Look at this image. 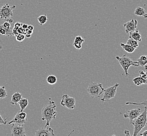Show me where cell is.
<instances>
[{
  "mask_svg": "<svg viewBox=\"0 0 147 136\" xmlns=\"http://www.w3.org/2000/svg\"><path fill=\"white\" fill-rule=\"evenodd\" d=\"M136 61L138 62L139 66L144 67L147 65V56H141Z\"/></svg>",
  "mask_w": 147,
  "mask_h": 136,
  "instance_id": "obj_20",
  "label": "cell"
},
{
  "mask_svg": "<svg viewBox=\"0 0 147 136\" xmlns=\"http://www.w3.org/2000/svg\"><path fill=\"white\" fill-rule=\"evenodd\" d=\"M84 42V39L81 36H78L74 40L73 45L74 47L78 50L81 49L82 47V44Z\"/></svg>",
  "mask_w": 147,
  "mask_h": 136,
  "instance_id": "obj_14",
  "label": "cell"
},
{
  "mask_svg": "<svg viewBox=\"0 0 147 136\" xmlns=\"http://www.w3.org/2000/svg\"><path fill=\"white\" fill-rule=\"evenodd\" d=\"M37 20L38 21L40 25H44L45 23H46V22L48 21L47 15L45 14V15H41L39 16L37 18Z\"/></svg>",
  "mask_w": 147,
  "mask_h": 136,
  "instance_id": "obj_24",
  "label": "cell"
},
{
  "mask_svg": "<svg viewBox=\"0 0 147 136\" xmlns=\"http://www.w3.org/2000/svg\"><path fill=\"white\" fill-rule=\"evenodd\" d=\"M7 117L3 118L1 115L0 114V125H6L7 123Z\"/></svg>",
  "mask_w": 147,
  "mask_h": 136,
  "instance_id": "obj_30",
  "label": "cell"
},
{
  "mask_svg": "<svg viewBox=\"0 0 147 136\" xmlns=\"http://www.w3.org/2000/svg\"><path fill=\"white\" fill-rule=\"evenodd\" d=\"M116 59L119 62L120 65L124 70V73L123 74V75H125L126 77H128L129 76V74L128 73V69L130 67L139 66L138 62L137 61H133L127 55H124L121 57L119 56H116Z\"/></svg>",
  "mask_w": 147,
  "mask_h": 136,
  "instance_id": "obj_3",
  "label": "cell"
},
{
  "mask_svg": "<svg viewBox=\"0 0 147 136\" xmlns=\"http://www.w3.org/2000/svg\"><path fill=\"white\" fill-rule=\"evenodd\" d=\"M60 104L62 106L66 107L69 110H74L76 107V100L74 98L69 96L68 95H63Z\"/></svg>",
  "mask_w": 147,
  "mask_h": 136,
  "instance_id": "obj_7",
  "label": "cell"
},
{
  "mask_svg": "<svg viewBox=\"0 0 147 136\" xmlns=\"http://www.w3.org/2000/svg\"><path fill=\"white\" fill-rule=\"evenodd\" d=\"M16 8L15 5L11 6L8 3L0 8V18L3 20H8L13 16V11Z\"/></svg>",
  "mask_w": 147,
  "mask_h": 136,
  "instance_id": "obj_5",
  "label": "cell"
},
{
  "mask_svg": "<svg viewBox=\"0 0 147 136\" xmlns=\"http://www.w3.org/2000/svg\"><path fill=\"white\" fill-rule=\"evenodd\" d=\"M0 34L3 36H7V32L6 30L3 27L2 25H0Z\"/></svg>",
  "mask_w": 147,
  "mask_h": 136,
  "instance_id": "obj_29",
  "label": "cell"
},
{
  "mask_svg": "<svg viewBox=\"0 0 147 136\" xmlns=\"http://www.w3.org/2000/svg\"><path fill=\"white\" fill-rule=\"evenodd\" d=\"M22 98L23 95L19 92H15L12 96L10 103L13 105H17Z\"/></svg>",
  "mask_w": 147,
  "mask_h": 136,
  "instance_id": "obj_15",
  "label": "cell"
},
{
  "mask_svg": "<svg viewBox=\"0 0 147 136\" xmlns=\"http://www.w3.org/2000/svg\"><path fill=\"white\" fill-rule=\"evenodd\" d=\"M22 24H23V23H22L17 22V23H16L14 24V27H15V28H17V29H18L20 27H22Z\"/></svg>",
  "mask_w": 147,
  "mask_h": 136,
  "instance_id": "obj_32",
  "label": "cell"
},
{
  "mask_svg": "<svg viewBox=\"0 0 147 136\" xmlns=\"http://www.w3.org/2000/svg\"><path fill=\"white\" fill-rule=\"evenodd\" d=\"M18 104L20 105L21 110V112H23L24 110H25L26 107L28 105V100L27 98H22L20 102L18 103Z\"/></svg>",
  "mask_w": 147,
  "mask_h": 136,
  "instance_id": "obj_18",
  "label": "cell"
},
{
  "mask_svg": "<svg viewBox=\"0 0 147 136\" xmlns=\"http://www.w3.org/2000/svg\"><path fill=\"white\" fill-rule=\"evenodd\" d=\"M11 130L12 136H25L26 132L23 126L16 124L14 123L11 124Z\"/></svg>",
  "mask_w": 147,
  "mask_h": 136,
  "instance_id": "obj_9",
  "label": "cell"
},
{
  "mask_svg": "<svg viewBox=\"0 0 147 136\" xmlns=\"http://www.w3.org/2000/svg\"><path fill=\"white\" fill-rule=\"evenodd\" d=\"M28 24H22V27L24 29V30H26L27 28H28Z\"/></svg>",
  "mask_w": 147,
  "mask_h": 136,
  "instance_id": "obj_34",
  "label": "cell"
},
{
  "mask_svg": "<svg viewBox=\"0 0 147 136\" xmlns=\"http://www.w3.org/2000/svg\"><path fill=\"white\" fill-rule=\"evenodd\" d=\"M47 83L49 84L50 85H53L57 83V77L55 75H50L49 76L47 77Z\"/></svg>",
  "mask_w": 147,
  "mask_h": 136,
  "instance_id": "obj_22",
  "label": "cell"
},
{
  "mask_svg": "<svg viewBox=\"0 0 147 136\" xmlns=\"http://www.w3.org/2000/svg\"><path fill=\"white\" fill-rule=\"evenodd\" d=\"M7 96V91L4 86H0V99H3Z\"/></svg>",
  "mask_w": 147,
  "mask_h": 136,
  "instance_id": "obj_26",
  "label": "cell"
},
{
  "mask_svg": "<svg viewBox=\"0 0 147 136\" xmlns=\"http://www.w3.org/2000/svg\"><path fill=\"white\" fill-rule=\"evenodd\" d=\"M126 105H143L144 106L147 107V98L145 101L141 103H136V102H127L125 103Z\"/></svg>",
  "mask_w": 147,
  "mask_h": 136,
  "instance_id": "obj_27",
  "label": "cell"
},
{
  "mask_svg": "<svg viewBox=\"0 0 147 136\" xmlns=\"http://www.w3.org/2000/svg\"><path fill=\"white\" fill-rule=\"evenodd\" d=\"M36 136H55L53 129L49 126H45V127L40 128L35 133Z\"/></svg>",
  "mask_w": 147,
  "mask_h": 136,
  "instance_id": "obj_11",
  "label": "cell"
},
{
  "mask_svg": "<svg viewBox=\"0 0 147 136\" xmlns=\"http://www.w3.org/2000/svg\"><path fill=\"white\" fill-rule=\"evenodd\" d=\"M140 135L142 136H147V129L144 131L142 133H140Z\"/></svg>",
  "mask_w": 147,
  "mask_h": 136,
  "instance_id": "obj_35",
  "label": "cell"
},
{
  "mask_svg": "<svg viewBox=\"0 0 147 136\" xmlns=\"http://www.w3.org/2000/svg\"><path fill=\"white\" fill-rule=\"evenodd\" d=\"M18 34H22L25 35L26 31H25V30H24L22 27H21L18 29Z\"/></svg>",
  "mask_w": 147,
  "mask_h": 136,
  "instance_id": "obj_31",
  "label": "cell"
},
{
  "mask_svg": "<svg viewBox=\"0 0 147 136\" xmlns=\"http://www.w3.org/2000/svg\"><path fill=\"white\" fill-rule=\"evenodd\" d=\"M124 134L126 136H130V132L128 130H125L124 131Z\"/></svg>",
  "mask_w": 147,
  "mask_h": 136,
  "instance_id": "obj_36",
  "label": "cell"
},
{
  "mask_svg": "<svg viewBox=\"0 0 147 136\" xmlns=\"http://www.w3.org/2000/svg\"><path fill=\"white\" fill-rule=\"evenodd\" d=\"M141 112H142L141 110L139 108L129 110L125 114H124V118L129 119L130 123L131 124V122L135 119L136 118L141 114Z\"/></svg>",
  "mask_w": 147,
  "mask_h": 136,
  "instance_id": "obj_10",
  "label": "cell"
},
{
  "mask_svg": "<svg viewBox=\"0 0 147 136\" xmlns=\"http://www.w3.org/2000/svg\"><path fill=\"white\" fill-rule=\"evenodd\" d=\"M27 28L29 29V30H33L34 29V27L32 25H29L28 26V28Z\"/></svg>",
  "mask_w": 147,
  "mask_h": 136,
  "instance_id": "obj_37",
  "label": "cell"
},
{
  "mask_svg": "<svg viewBox=\"0 0 147 136\" xmlns=\"http://www.w3.org/2000/svg\"><path fill=\"white\" fill-rule=\"evenodd\" d=\"M131 124L134 127L132 136H137L141 130L147 125V107L144 106V111L131 122Z\"/></svg>",
  "mask_w": 147,
  "mask_h": 136,
  "instance_id": "obj_2",
  "label": "cell"
},
{
  "mask_svg": "<svg viewBox=\"0 0 147 136\" xmlns=\"http://www.w3.org/2000/svg\"><path fill=\"white\" fill-rule=\"evenodd\" d=\"M119 86V84L118 83H116L114 86H111L106 89H104V91L103 92L104 94L103 98L101 99V101L104 103L115 98L117 92V89Z\"/></svg>",
  "mask_w": 147,
  "mask_h": 136,
  "instance_id": "obj_6",
  "label": "cell"
},
{
  "mask_svg": "<svg viewBox=\"0 0 147 136\" xmlns=\"http://www.w3.org/2000/svg\"><path fill=\"white\" fill-rule=\"evenodd\" d=\"M126 44L131 46L132 47L135 48V49L139 47V42L132 38H129V39L127 40Z\"/></svg>",
  "mask_w": 147,
  "mask_h": 136,
  "instance_id": "obj_23",
  "label": "cell"
},
{
  "mask_svg": "<svg viewBox=\"0 0 147 136\" xmlns=\"http://www.w3.org/2000/svg\"><path fill=\"white\" fill-rule=\"evenodd\" d=\"M25 31H26V34H30V35H32V33H33V30H29L28 28H27L26 30H25Z\"/></svg>",
  "mask_w": 147,
  "mask_h": 136,
  "instance_id": "obj_33",
  "label": "cell"
},
{
  "mask_svg": "<svg viewBox=\"0 0 147 136\" xmlns=\"http://www.w3.org/2000/svg\"><path fill=\"white\" fill-rule=\"evenodd\" d=\"M56 107L55 102L50 101L41 110V119L42 121H46L45 126H49L50 121L56 118L57 115Z\"/></svg>",
  "mask_w": 147,
  "mask_h": 136,
  "instance_id": "obj_1",
  "label": "cell"
},
{
  "mask_svg": "<svg viewBox=\"0 0 147 136\" xmlns=\"http://www.w3.org/2000/svg\"><path fill=\"white\" fill-rule=\"evenodd\" d=\"M25 37H27V38H30V37H31V35H30V34H25Z\"/></svg>",
  "mask_w": 147,
  "mask_h": 136,
  "instance_id": "obj_38",
  "label": "cell"
},
{
  "mask_svg": "<svg viewBox=\"0 0 147 136\" xmlns=\"http://www.w3.org/2000/svg\"><path fill=\"white\" fill-rule=\"evenodd\" d=\"M15 38L16 41L18 42H22L25 38V35L22 34H18L17 35L15 36Z\"/></svg>",
  "mask_w": 147,
  "mask_h": 136,
  "instance_id": "obj_28",
  "label": "cell"
},
{
  "mask_svg": "<svg viewBox=\"0 0 147 136\" xmlns=\"http://www.w3.org/2000/svg\"><path fill=\"white\" fill-rule=\"evenodd\" d=\"M132 81L136 86H140L142 84H145L144 79L141 77H136L134 79H133Z\"/></svg>",
  "mask_w": 147,
  "mask_h": 136,
  "instance_id": "obj_21",
  "label": "cell"
},
{
  "mask_svg": "<svg viewBox=\"0 0 147 136\" xmlns=\"http://www.w3.org/2000/svg\"><path fill=\"white\" fill-rule=\"evenodd\" d=\"M27 121V114L26 112H21L19 111L16 114V115L14 116V117L12 119V121H9L8 124L9 125L12 123H14L16 124L19 125L23 126L25 124Z\"/></svg>",
  "mask_w": 147,
  "mask_h": 136,
  "instance_id": "obj_8",
  "label": "cell"
},
{
  "mask_svg": "<svg viewBox=\"0 0 147 136\" xmlns=\"http://www.w3.org/2000/svg\"><path fill=\"white\" fill-rule=\"evenodd\" d=\"M104 91V88L101 83L92 82L88 86L87 92L92 98H99Z\"/></svg>",
  "mask_w": 147,
  "mask_h": 136,
  "instance_id": "obj_4",
  "label": "cell"
},
{
  "mask_svg": "<svg viewBox=\"0 0 147 136\" xmlns=\"http://www.w3.org/2000/svg\"><path fill=\"white\" fill-rule=\"evenodd\" d=\"M135 15L138 16H143L144 18L147 19V13H146V11L142 7H137L134 12Z\"/></svg>",
  "mask_w": 147,
  "mask_h": 136,
  "instance_id": "obj_16",
  "label": "cell"
},
{
  "mask_svg": "<svg viewBox=\"0 0 147 136\" xmlns=\"http://www.w3.org/2000/svg\"><path fill=\"white\" fill-rule=\"evenodd\" d=\"M126 33H130L138 29V21L137 20H131L124 25Z\"/></svg>",
  "mask_w": 147,
  "mask_h": 136,
  "instance_id": "obj_12",
  "label": "cell"
},
{
  "mask_svg": "<svg viewBox=\"0 0 147 136\" xmlns=\"http://www.w3.org/2000/svg\"><path fill=\"white\" fill-rule=\"evenodd\" d=\"M146 72H144L142 70H140L139 71V77H141L144 79L145 81V84H147V65L144 66Z\"/></svg>",
  "mask_w": 147,
  "mask_h": 136,
  "instance_id": "obj_25",
  "label": "cell"
},
{
  "mask_svg": "<svg viewBox=\"0 0 147 136\" xmlns=\"http://www.w3.org/2000/svg\"><path fill=\"white\" fill-rule=\"evenodd\" d=\"M129 34V38H130L133 39L137 42H141V36L139 32L138 29Z\"/></svg>",
  "mask_w": 147,
  "mask_h": 136,
  "instance_id": "obj_17",
  "label": "cell"
},
{
  "mask_svg": "<svg viewBox=\"0 0 147 136\" xmlns=\"http://www.w3.org/2000/svg\"><path fill=\"white\" fill-rule=\"evenodd\" d=\"M13 23V20L12 19H9L8 20H6V22H5L2 25L3 27L6 30L7 32V36H12V24Z\"/></svg>",
  "mask_w": 147,
  "mask_h": 136,
  "instance_id": "obj_13",
  "label": "cell"
},
{
  "mask_svg": "<svg viewBox=\"0 0 147 136\" xmlns=\"http://www.w3.org/2000/svg\"><path fill=\"white\" fill-rule=\"evenodd\" d=\"M121 46L123 48L124 50L126 51L128 53H131L135 51L136 49L135 48L132 47L131 46L127 44L121 43Z\"/></svg>",
  "mask_w": 147,
  "mask_h": 136,
  "instance_id": "obj_19",
  "label": "cell"
}]
</instances>
